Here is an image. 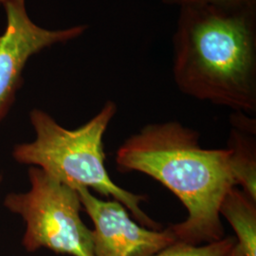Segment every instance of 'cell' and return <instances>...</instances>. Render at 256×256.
Masks as SVG:
<instances>
[{"label": "cell", "instance_id": "1", "mask_svg": "<svg viewBox=\"0 0 256 256\" xmlns=\"http://www.w3.org/2000/svg\"><path fill=\"white\" fill-rule=\"evenodd\" d=\"M115 162L120 171L149 176L182 202L187 218L169 226L176 241L200 246L225 238L220 205L236 186L228 148L205 149L196 130L169 120L126 138Z\"/></svg>", "mask_w": 256, "mask_h": 256}, {"label": "cell", "instance_id": "2", "mask_svg": "<svg viewBox=\"0 0 256 256\" xmlns=\"http://www.w3.org/2000/svg\"><path fill=\"white\" fill-rule=\"evenodd\" d=\"M173 77L183 94L252 115L256 111V6L178 9Z\"/></svg>", "mask_w": 256, "mask_h": 256}, {"label": "cell", "instance_id": "3", "mask_svg": "<svg viewBox=\"0 0 256 256\" xmlns=\"http://www.w3.org/2000/svg\"><path fill=\"white\" fill-rule=\"evenodd\" d=\"M115 102L108 100L102 110L86 124L66 129L50 115L40 110L30 112L36 138L19 144L14 156L21 164L36 165L59 182L74 189H93L106 198L122 203L138 224L148 229L160 230L140 205L146 196L129 192L114 182L104 165V135L117 114Z\"/></svg>", "mask_w": 256, "mask_h": 256}, {"label": "cell", "instance_id": "4", "mask_svg": "<svg viewBox=\"0 0 256 256\" xmlns=\"http://www.w3.org/2000/svg\"><path fill=\"white\" fill-rule=\"evenodd\" d=\"M28 176V192L10 194L5 200V206L26 221L23 246L28 252L46 248L60 254L95 256L92 230L81 218L77 190L39 167H32Z\"/></svg>", "mask_w": 256, "mask_h": 256}, {"label": "cell", "instance_id": "5", "mask_svg": "<svg viewBox=\"0 0 256 256\" xmlns=\"http://www.w3.org/2000/svg\"><path fill=\"white\" fill-rule=\"evenodd\" d=\"M3 7L7 24L0 36V122L16 100L28 59L46 48L74 40L88 30L86 25L61 30L40 27L28 16L25 0H9Z\"/></svg>", "mask_w": 256, "mask_h": 256}, {"label": "cell", "instance_id": "6", "mask_svg": "<svg viewBox=\"0 0 256 256\" xmlns=\"http://www.w3.org/2000/svg\"><path fill=\"white\" fill-rule=\"evenodd\" d=\"M94 224L92 240L95 256H153L176 242L171 229H148L130 218L116 200H102L90 189H76Z\"/></svg>", "mask_w": 256, "mask_h": 256}, {"label": "cell", "instance_id": "7", "mask_svg": "<svg viewBox=\"0 0 256 256\" xmlns=\"http://www.w3.org/2000/svg\"><path fill=\"white\" fill-rule=\"evenodd\" d=\"M228 149L236 185L256 200V122L250 114L234 112L230 116Z\"/></svg>", "mask_w": 256, "mask_h": 256}, {"label": "cell", "instance_id": "8", "mask_svg": "<svg viewBox=\"0 0 256 256\" xmlns=\"http://www.w3.org/2000/svg\"><path fill=\"white\" fill-rule=\"evenodd\" d=\"M220 214L234 230L245 256H256V200L236 186L221 202Z\"/></svg>", "mask_w": 256, "mask_h": 256}, {"label": "cell", "instance_id": "9", "mask_svg": "<svg viewBox=\"0 0 256 256\" xmlns=\"http://www.w3.org/2000/svg\"><path fill=\"white\" fill-rule=\"evenodd\" d=\"M236 242L234 236H225L220 241L200 246L176 241L153 256H227Z\"/></svg>", "mask_w": 256, "mask_h": 256}, {"label": "cell", "instance_id": "10", "mask_svg": "<svg viewBox=\"0 0 256 256\" xmlns=\"http://www.w3.org/2000/svg\"><path fill=\"white\" fill-rule=\"evenodd\" d=\"M162 3L168 7L182 8L192 5H206L224 8H243L256 7V0H160Z\"/></svg>", "mask_w": 256, "mask_h": 256}, {"label": "cell", "instance_id": "11", "mask_svg": "<svg viewBox=\"0 0 256 256\" xmlns=\"http://www.w3.org/2000/svg\"><path fill=\"white\" fill-rule=\"evenodd\" d=\"M227 256H246L245 254L243 252L242 248L239 246L236 242V244L232 248V250L230 252L229 254Z\"/></svg>", "mask_w": 256, "mask_h": 256}, {"label": "cell", "instance_id": "12", "mask_svg": "<svg viewBox=\"0 0 256 256\" xmlns=\"http://www.w3.org/2000/svg\"><path fill=\"white\" fill-rule=\"evenodd\" d=\"M9 0H0V5H2V6H4V4L6 3V2H8Z\"/></svg>", "mask_w": 256, "mask_h": 256}]
</instances>
